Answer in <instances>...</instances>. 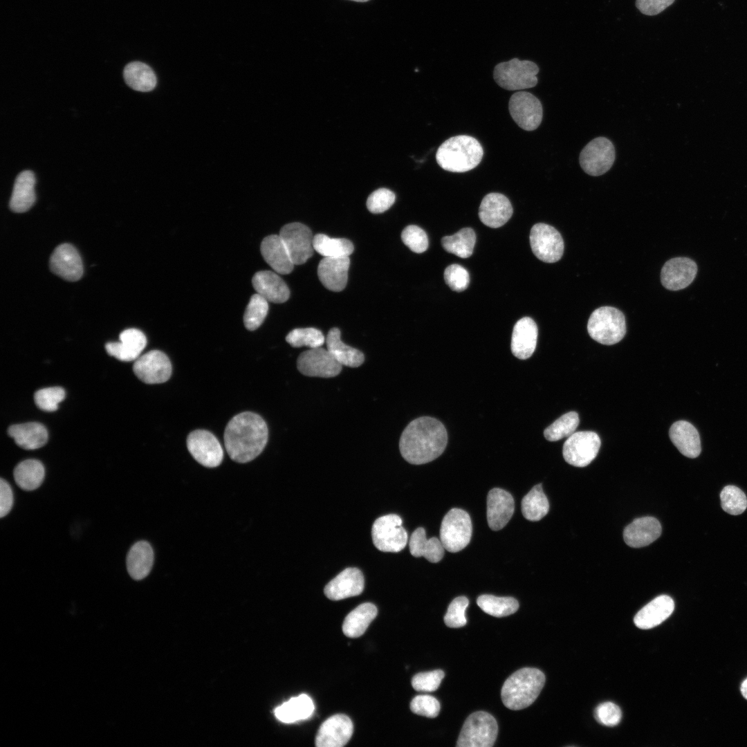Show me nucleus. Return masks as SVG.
<instances>
[{
	"label": "nucleus",
	"mask_w": 747,
	"mask_h": 747,
	"mask_svg": "<svg viewBox=\"0 0 747 747\" xmlns=\"http://www.w3.org/2000/svg\"><path fill=\"white\" fill-rule=\"evenodd\" d=\"M172 369L169 358L159 350H151L140 356L133 366L135 375L146 384H159L167 381L171 376Z\"/></svg>",
	"instance_id": "f3484780"
},
{
	"label": "nucleus",
	"mask_w": 747,
	"mask_h": 747,
	"mask_svg": "<svg viewBox=\"0 0 747 747\" xmlns=\"http://www.w3.org/2000/svg\"><path fill=\"white\" fill-rule=\"evenodd\" d=\"M469 605L465 596L455 598L449 605L444 616V622L451 628H459L466 625L465 610Z\"/></svg>",
	"instance_id": "3c124183"
},
{
	"label": "nucleus",
	"mask_w": 747,
	"mask_h": 747,
	"mask_svg": "<svg viewBox=\"0 0 747 747\" xmlns=\"http://www.w3.org/2000/svg\"><path fill=\"white\" fill-rule=\"evenodd\" d=\"M268 311V301L259 294H254L246 308L243 322L249 331L256 330L266 317Z\"/></svg>",
	"instance_id": "49530a36"
},
{
	"label": "nucleus",
	"mask_w": 747,
	"mask_h": 747,
	"mask_svg": "<svg viewBox=\"0 0 747 747\" xmlns=\"http://www.w3.org/2000/svg\"><path fill=\"white\" fill-rule=\"evenodd\" d=\"M299 371L311 377L332 378L342 371V365L322 347L310 349L302 352L297 360Z\"/></svg>",
	"instance_id": "2eb2a0df"
},
{
	"label": "nucleus",
	"mask_w": 747,
	"mask_h": 747,
	"mask_svg": "<svg viewBox=\"0 0 747 747\" xmlns=\"http://www.w3.org/2000/svg\"><path fill=\"white\" fill-rule=\"evenodd\" d=\"M478 606L486 614L495 617H504L516 612L518 601L512 597H498L483 594L477 600Z\"/></svg>",
	"instance_id": "c03bdc74"
},
{
	"label": "nucleus",
	"mask_w": 747,
	"mask_h": 747,
	"mask_svg": "<svg viewBox=\"0 0 747 747\" xmlns=\"http://www.w3.org/2000/svg\"><path fill=\"white\" fill-rule=\"evenodd\" d=\"M286 340L293 347L306 346L313 349L320 347L326 339L320 330L308 327L292 330L286 335Z\"/></svg>",
	"instance_id": "de8ad7c7"
},
{
	"label": "nucleus",
	"mask_w": 747,
	"mask_h": 747,
	"mask_svg": "<svg viewBox=\"0 0 747 747\" xmlns=\"http://www.w3.org/2000/svg\"><path fill=\"white\" fill-rule=\"evenodd\" d=\"M349 265V257L323 258L317 267L320 281L330 290L340 292L344 290L347 284Z\"/></svg>",
	"instance_id": "b1692460"
},
{
	"label": "nucleus",
	"mask_w": 747,
	"mask_h": 747,
	"mask_svg": "<svg viewBox=\"0 0 747 747\" xmlns=\"http://www.w3.org/2000/svg\"><path fill=\"white\" fill-rule=\"evenodd\" d=\"M537 326L529 317L519 320L515 324L511 338V351L517 358H530L535 350L537 340Z\"/></svg>",
	"instance_id": "a878e982"
},
{
	"label": "nucleus",
	"mask_w": 747,
	"mask_h": 747,
	"mask_svg": "<svg viewBox=\"0 0 747 747\" xmlns=\"http://www.w3.org/2000/svg\"><path fill=\"white\" fill-rule=\"evenodd\" d=\"M440 708L439 701L427 694L417 695L410 703V709L414 713L428 718L437 717Z\"/></svg>",
	"instance_id": "6e6d98bb"
},
{
	"label": "nucleus",
	"mask_w": 747,
	"mask_h": 747,
	"mask_svg": "<svg viewBox=\"0 0 747 747\" xmlns=\"http://www.w3.org/2000/svg\"><path fill=\"white\" fill-rule=\"evenodd\" d=\"M326 343L327 350L342 366L358 367L365 361V356L360 350L347 345L340 338V331L334 327L329 330Z\"/></svg>",
	"instance_id": "f704fd0d"
},
{
	"label": "nucleus",
	"mask_w": 747,
	"mask_h": 747,
	"mask_svg": "<svg viewBox=\"0 0 747 747\" xmlns=\"http://www.w3.org/2000/svg\"><path fill=\"white\" fill-rule=\"evenodd\" d=\"M377 614V607L371 602L358 605L344 618L342 624L343 633L349 638L361 636L376 617Z\"/></svg>",
	"instance_id": "e433bc0d"
},
{
	"label": "nucleus",
	"mask_w": 747,
	"mask_h": 747,
	"mask_svg": "<svg viewBox=\"0 0 747 747\" xmlns=\"http://www.w3.org/2000/svg\"><path fill=\"white\" fill-rule=\"evenodd\" d=\"M498 725L488 712L477 711L465 721L459 734L458 747H491L496 741Z\"/></svg>",
	"instance_id": "0eeeda50"
},
{
	"label": "nucleus",
	"mask_w": 747,
	"mask_h": 747,
	"mask_svg": "<svg viewBox=\"0 0 747 747\" xmlns=\"http://www.w3.org/2000/svg\"><path fill=\"white\" fill-rule=\"evenodd\" d=\"M447 443L448 434L442 423L432 417L422 416L411 421L405 428L399 449L405 461L420 465L439 457Z\"/></svg>",
	"instance_id": "f257e3e1"
},
{
	"label": "nucleus",
	"mask_w": 747,
	"mask_h": 747,
	"mask_svg": "<svg viewBox=\"0 0 747 747\" xmlns=\"http://www.w3.org/2000/svg\"><path fill=\"white\" fill-rule=\"evenodd\" d=\"M508 109L516 124L526 131L536 129L542 120V103L529 92L518 91L512 95Z\"/></svg>",
	"instance_id": "ddd939ff"
},
{
	"label": "nucleus",
	"mask_w": 747,
	"mask_h": 747,
	"mask_svg": "<svg viewBox=\"0 0 747 747\" xmlns=\"http://www.w3.org/2000/svg\"><path fill=\"white\" fill-rule=\"evenodd\" d=\"M127 569L129 575L140 580L150 573L154 563V551L146 541L135 543L127 555Z\"/></svg>",
	"instance_id": "72a5a7b5"
},
{
	"label": "nucleus",
	"mask_w": 747,
	"mask_h": 747,
	"mask_svg": "<svg viewBox=\"0 0 747 747\" xmlns=\"http://www.w3.org/2000/svg\"><path fill=\"white\" fill-rule=\"evenodd\" d=\"M252 283L257 293L268 302L280 304L289 298L290 290L286 284L273 271L261 270L256 273Z\"/></svg>",
	"instance_id": "c85d7f7f"
},
{
	"label": "nucleus",
	"mask_w": 747,
	"mask_h": 747,
	"mask_svg": "<svg viewBox=\"0 0 747 747\" xmlns=\"http://www.w3.org/2000/svg\"><path fill=\"white\" fill-rule=\"evenodd\" d=\"M295 265L304 264L313 254V237L311 230L305 225L294 222L284 225L279 232Z\"/></svg>",
	"instance_id": "4468645a"
},
{
	"label": "nucleus",
	"mask_w": 747,
	"mask_h": 747,
	"mask_svg": "<svg viewBox=\"0 0 747 747\" xmlns=\"http://www.w3.org/2000/svg\"><path fill=\"white\" fill-rule=\"evenodd\" d=\"M616 158L612 142L599 136L587 143L582 149L579 162L583 171L592 176H599L608 172Z\"/></svg>",
	"instance_id": "9d476101"
},
{
	"label": "nucleus",
	"mask_w": 747,
	"mask_h": 747,
	"mask_svg": "<svg viewBox=\"0 0 747 747\" xmlns=\"http://www.w3.org/2000/svg\"><path fill=\"white\" fill-rule=\"evenodd\" d=\"M594 717L598 723L604 726H615L620 722L622 712L616 704L607 701L596 707Z\"/></svg>",
	"instance_id": "13d9d810"
},
{
	"label": "nucleus",
	"mask_w": 747,
	"mask_h": 747,
	"mask_svg": "<svg viewBox=\"0 0 747 747\" xmlns=\"http://www.w3.org/2000/svg\"><path fill=\"white\" fill-rule=\"evenodd\" d=\"M351 1H358V2H365V1H367L369 0H351Z\"/></svg>",
	"instance_id": "e2e57ef3"
},
{
	"label": "nucleus",
	"mask_w": 747,
	"mask_h": 747,
	"mask_svg": "<svg viewBox=\"0 0 747 747\" xmlns=\"http://www.w3.org/2000/svg\"><path fill=\"white\" fill-rule=\"evenodd\" d=\"M472 531V522L468 513L460 508H452L442 520L440 540L445 550L456 553L469 544Z\"/></svg>",
	"instance_id": "6e6552de"
},
{
	"label": "nucleus",
	"mask_w": 747,
	"mask_h": 747,
	"mask_svg": "<svg viewBox=\"0 0 747 747\" xmlns=\"http://www.w3.org/2000/svg\"><path fill=\"white\" fill-rule=\"evenodd\" d=\"M8 434L18 446L26 450L42 448L48 436L45 426L37 422L12 425L8 429Z\"/></svg>",
	"instance_id": "473e14b6"
},
{
	"label": "nucleus",
	"mask_w": 747,
	"mask_h": 747,
	"mask_svg": "<svg viewBox=\"0 0 747 747\" xmlns=\"http://www.w3.org/2000/svg\"><path fill=\"white\" fill-rule=\"evenodd\" d=\"M315 710L311 698L302 694L284 702L275 710V715L284 723H293L309 718Z\"/></svg>",
	"instance_id": "4c0bfd02"
},
{
	"label": "nucleus",
	"mask_w": 747,
	"mask_h": 747,
	"mask_svg": "<svg viewBox=\"0 0 747 747\" xmlns=\"http://www.w3.org/2000/svg\"><path fill=\"white\" fill-rule=\"evenodd\" d=\"M476 234L470 228H464L451 236L443 237L441 245L447 252L461 258H468L473 252Z\"/></svg>",
	"instance_id": "79ce46f5"
},
{
	"label": "nucleus",
	"mask_w": 747,
	"mask_h": 747,
	"mask_svg": "<svg viewBox=\"0 0 747 747\" xmlns=\"http://www.w3.org/2000/svg\"><path fill=\"white\" fill-rule=\"evenodd\" d=\"M514 510V499L508 492L498 488L489 491L486 516L488 526L492 530L503 528L511 519Z\"/></svg>",
	"instance_id": "4be33fe9"
},
{
	"label": "nucleus",
	"mask_w": 747,
	"mask_h": 747,
	"mask_svg": "<svg viewBox=\"0 0 747 747\" xmlns=\"http://www.w3.org/2000/svg\"><path fill=\"white\" fill-rule=\"evenodd\" d=\"M675 0H636V6L645 15L654 16L661 13Z\"/></svg>",
	"instance_id": "bf43d9fd"
},
{
	"label": "nucleus",
	"mask_w": 747,
	"mask_h": 747,
	"mask_svg": "<svg viewBox=\"0 0 747 747\" xmlns=\"http://www.w3.org/2000/svg\"><path fill=\"white\" fill-rule=\"evenodd\" d=\"M17 486L27 491L38 488L45 477V468L42 463L36 459H26L17 465L13 472Z\"/></svg>",
	"instance_id": "ea45409f"
},
{
	"label": "nucleus",
	"mask_w": 747,
	"mask_h": 747,
	"mask_svg": "<svg viewBox=\"0 0 747 747\" xmlns=\"http://www.w3.org/2000/svg\"><path fill=\"white\" fill-rule=\"evenodd\" d=\"M260 249L264 260L275 271L282 275L292 272L295 264L279 235L265 237Z\"/></svg>",
	"instance_id": "c756f323"
},
{
	"label": "nucleus",
	"mask_w": 747,
	"mask_h": 747,
	"mask_svg": "<svg viewBox=\"0 0 747 747\" xmlns=\"http://www.w3.org/2000/svg\"><path fill=\"white\" fill-rule=\"evenodd\" d=\"M444 676L445 673L441 670L420 672L413 676L412 685L418 692H434L439 688Z\"/></svg>",
	"instance_id": "864d4df0"
},
{
	"label": "nucleus",
	"mask_w": 747,
	"mask_h": 747,
	"mask_svg": "<svg viewBox=\"0 0 747 747\" xmlns=\"http://www.w3.org/2000/svg\"><path fill=\"white\" fill-rule=\"evenodd\" d=\"M549 510V504L542 484L535 485L522 499V512L529 521H539Z\"/></svg>",
	"instance_id": "a19ab883"
},
{
	"label": "nucleus",
	"mask_w": 747,
	"mask_h": 747,
	"mask_svg": "<svg viewBox=\"0 0 747 747\" xmlns=\"http://www.w3.org/2000/svg\"><path fill=\"white\" fill-rule=\"evenodd\" d=\"M538 72L539 67L535 62L513 58L497 64L493 77L496 83L506 90H521L537 85Z\"/></svg>",
	"instance_id": "423d86ee"
},
{
	"label": "nucleus",
	"mask_w": 747,
	"mask_h": 747,
	"mask_svg": "<svg viewBox=\"0 0 747 747\" xmlns=\"http://www.w3.org/2000/svg\"><path fill=\"white\" fill-rule=\"evenodd\" d=\"M119 338L120 342H108L105 348L109 355L121 361L136 360L147 344L145 334L137 329H126Z\"/></svg>",
	"instance_id": "393cba45"
},
{
	"label": "nucleus",
	"mask_w": 747,
	"mask_h": 747,
	"mask_svg": "<svg viewBox=\"0 0 747 747\" xmlns=\"http://www.w3.org/2000/svg\"><path fill=\"white\" fill-rule=\"evenodd\" d=\"M353 732V723L349 717L334 714L320 726L315 744L317 747H342L349 741Z\"/></svg>",
	"instance_id": "a211bd4d"
},
{
	"label": "nucleus",
	"mask_w": 747,
	"mask_h": 747,
	"mask_svg": "<svg viewBox=\"0 0 747 747\" xmlns=\"http://www.w3.org/2000/svg\"><path fill=\"white\" fill-rule=\"evenodd\" d=\"M670 438L679 451L688 458L697 457L701 451L697 430L686 421H678L670 428Z\"/></svg>",
	"instance_id": "7c9ffc66"
},
{
	"label": "nucleus",
	"mask_w": 747,
	"mask_h": 747,
	"mask_svg": "<svg viewBox=\"0 0 747 747\" xmlns=\"http://www.w3.org/2000/svg\"><path fill=\"white\" fill-rule=\"evenodd\" d=\"M268 438L265 421L258 414L245 412L234 416L224 432V445L229 456L238 463L255 459L264 449Z\"/></svg>",
	"instance_id": "f03ea898"
},
{
	"label": "nucleus",
	"mask_w": 747,
	"mask_h": 747,
	"mask_svg": "<svg viewBox=\"0 0 747 747\" xmlns=\"http://www.w3.org/2000/svg\"><path fill=\"white\" fill-rule=\"evenodd\" d=\"M530 245L535 257L546 263L559 261L564 252V241L560 233L546 223H539L532 227Z\"/></svg>",
	"instance_id": "f8f14e48"
},
{
	"label": "nucleus",
	"mask_w": 747,
	"mask_h": 747,
	"mask_svg": "<svg viewBox=\"0 0 747 747\" xmlns=\"http://www.w3.org/2000/svg\"><path fill=\"white\" fill-rule=\"evenodd\" d=\"M401 518L396 514L378 517L371 528L374 546L382 552L398 553L407 543V533L402 526Z\"/></svg>",
	"instance_id": "1a4fd4ad"
},
{
	"label": "nucleus",
	"mask_w": 747,
	"mask_h": 747,
	"mask_svg": "<svg viewBox=\"0 0 747 747\" xmlns=\"http://www.w3.org/2000/svg\"><path fill=\"white\" fill-rule=\"evenodd\" d=\"M722 509L732 515L743 513L747 508V497L745 493L735 486H725L720 493Z\"/></svg>",
	"instance_id": "09e8293b"
},
{
	"label": "nucleus",
	"mask_w": 747,
	"mask_h": 747,
	"mask_svg": "<svg viewBox=\"0 0 747 747\" xmlns=\"http://www.w3.org/2000/svg\"><path fill=\"white\" fill-rule=\"evenodd\" d=\"M187 447L194 459L205 467L214 468L222 462V447L216 437L209 431L196 430L190 433Z\"/></svg>",
	"instance_id": "dca6fc26"
},
{
	"label": "nucleus",
	"mask_w": 747,
	"mask_h": 747,
	"mask_svg": "<svg viewBox=\"0 0 747 747\" xmlns=\"http://www.w3.org/2000/svg\"><path fill=\"white\" fill-rule=\"evenodd\" d=\"M409 551L414 557H424L429 562H439L444 555L445 548L440 539L433 537L427 539L423 528H416L409 542Z\"/></svg>",
	"instance_id": "c9c22d12"
},
{
	"label": "nucleus",
	"mask_w": 747,
	"mask_h": 747,
	"mask_svg": "<svg viewBox=\"0 0 747 747\" xmlns=\"http://www.w3.org/2000/svg\"><path fill=\"white\" fill-rule=\"evenodd\" d=\"M65 398V391L60 387H51L39 389L35 393L36 405L45 412H54Z\"/></svg>",
	"instance_id": "8fccbe9b"
},
{
	"label": "nucleus",
	"mask_w": 747,
	"mask_h": 747,
	"mask_svg": "<svg viewBox=\"0 0 747 747\" xmlns=\"http://www.w3.org/2000/svg\"><path fill=\"white\" fill-rule=\"evenodd\" d=\"M741 691L744 698L747 699V679L742 683Z\"/></svg>",
	"instance_id": "680f3d73"
},
{
	"label": "nucleus",
	"mask_w": 747,
	"mask_h": 747,
	"mask_svg": "<svg viewBox=\"0 0 747 747\" xmlns=\"http://www.w3.org/2000/svg\"><path fill=\"white\" fill-rule=\"evenodd\" d=\"M126 84L132 89L140 92H149L156 86V77L150 66L141 62H132L127 64L123 71Z\"/></svg>",
	"instance_id": "58836bf2"
},
{
	"label": "nucleus",
	"mask_w": 747,
	"mask_h": 747,
	"mask_svg": "<svg viewBox=\"0 0 747 747\" xmlns=\"http://www.w3.org/2000/svg\"><path fill=\"white\" fill-rule=\"evenodd\" d=\"M401 239L405 246L416 253H422L428 248L427 235L417 225H410L404 228Z\"/></svg>",
	"instance_id": "603ef678"
},
{
	"label": "nucleus",
	"mask_w": 747,
	"mask_h": 747,
	"mask_svg": "<svg viewBox=\"0 0 747 747\" xmlns=\"http://www.w3.org/2000/svg\"><path fill=\"white\" fill-rule=\"evenodd\" d=\"M443 276L447 285L454 291H463L470 284L468 272L459 264L448 266L444 271Z\"/></svg>",
	"instance_id": "5fc2aeb1"
},
{
	"label": "nucleus",
	"mask_w": 747,
	"mask_h": 747,
	"mask_svg": "<svg viewBox=\"0 0 747 747\" xmlns=\"http://www.w3.org/2000/svg\"><path fill=\"white\" fill-rule=\"evenodd\" d=\"M697 270L696 262L690 258H672L663 265L661 272V281L667 290H681L694 281Z\"/></svg>",
	"instance_id": "6ab92c4d"
},
{
	"label": "nucleus",
	"mask_w": 747,
	"mask_h": 747,
	"mask_svg": "<svg viewBox=\"0 0 747 747\" xmlns=\"http://www.w3.org/2000/svg\"><path fill=\"white\" fill-rule=\"evenodd\" d=\"M513 212L512 205L506 196L492 192L486 195L481 201L479 217L484 225L497 228L510 219Z\"/></svg>",
	"instance_id": "5701e85b"
},
{
	"label": "nucleus",
	"mask_w": 747,
	"mask_h": 747,
	"mask_svg": "<svg viewBox=\"0 0 747 747\" xmlns=\"http://www.w3.org/2000/svg\"><path fill=\"white\" fill-rule=\"evenodd\" d=\"M587 331L593 340L602 344H616L626 333L625 315L614 307H600L591 314Z\"/></svg>",
	"instance_id": "39448f33"
},
{
	"label": "nucleus",
	"mask_w": 747,
	"mask_h": 747,
	"mask_svg": "<svg viewBox=\"0 0 747 747\" xmlns=\"http://www.w3.org/2000/svg\"><path fill=\"white\" fill-rule=\"evenodd\" d=\"M314 250L324 257H349L354 250L351 241L344 238H331L324 234L313 237Z\"/></svg>",
	"instance_id": "37998d69"
},
{
	"label": "nucleus",
	"mask_w": 747,
	"mask_h": 747,
	"mask_svg": "<svg viewBox=\"0 0 747 747\" xmlns=\"http://www.w3.org/2000/svg\"><path fill=\"white\" fill-rule=\"evenodd\" d=\"M13 505V493L10 484L3 479H0V517L2 518L11 510Z\"/></svg>",
	"instance_id": "052dcab7"
},
{
	"label": "nucleus",
	"mask_w": 747,
	"mask_h": 747,
	"mask_svg": "<svg viewBox=\"0 0 747 747\" xmlns=\"http://www.w3.org/2000/svg\"><path fill=\"white\" fill-rule=\"evenodd\" d=\"M545 683L544 673L537 668L524 667L512 674L504 682L501 692L504 705L513 710L531 705Z\"/></svg>",
	"instance_id": "20e7f679"
},
{
	"label": "nucleus",
	"mask_w": 747,
	"mask_h": 747,
	"mask_svg": "<svg viewBox=\"0 0 747 747\" xmlns=\"http://www.w3.org/2000/svg\"><path fill=\"white\" fill-rule=\"evenodd\" d=\"M600 444V439L594 432H574L563 445V457L570 465L585 467L596 457Z\"/></svg>",
	"instance_id": "9b49d317"
},
{
	"label": "nucleus",
	"mask_w": 747,
	"mask_h": 747,
	"mask_svg": "<svg viewBox=\"0 0 747 747\" xmlns=\"http://www.w3.org/2000/svg\"><path fill=\"white\" fill-rule=\"evenodd\" d=\"M50 268L53 273L71 282L79 280L83 273L80 254L69 243L61 244L54 250L50 258Z\"/></svg>",
	"instance_id": "aec40b11"
},
{
	"label": "nucleus",
	"mask_w": 747,
	"mask_h": 747,
	"mask_svg": "<svg viewBox=\"0 0 747 747\" xmlns=\"http://www.w3.org/2000/svg\"><path fill=\"white\" fill-rule=\"evenodd\" d=\"M483 154V148L476 138L459 135L448 138L439 146L436 159L445 170L465 172L475 168L480 163Z\"/></svg>",
	"instance_id": "7ed1b4c3"
},
{
	"label": "nucleus",
	"mask_w": 747,
	"mask_h": 747,
	"mask_svg": "<svg viewBox=\"0 0 747 747\" xmlns=\"http://www.w3.org/2000/svg\"><path fill=\"white\" fill-rule=\"evenodd\" d=\"M35 183V174L30 170H24L18 174L9 203L12 211L21 213L33 206L36 199Z\"/></svg>",
	"instance_id": "2f4dec72"
},
{
	"label": "nucleus",
	"mask_w": 747,
	"mask_h": 747,
	"mask_svg": "<svg viewBox=\"0 0 747 747\" xmlns=\"http://www.w3.org/2000/svg\"><path fill=\"white\" fill-rule=\"evenodd\" d=\"M674 609L673 599L669 596L661 595L644 606L634 616V622L640 629H651L665 620Z\"/></svg>",
	"instance_id": "cd10ccee"
},
{
	"label": "nucleus",
	"mask_w": 747,
	"mask_h": 747,
	"mask_svg": "<svg viewBox=\"0 0 747 747\" xmlns=\"http://www.w3.org/2000/svg\"><path fill=\"white\" fill-rule=\"evenodd\" d=\"M579 422V416L577 412H567L546 427L544 431V436L549 441H556L564 437H569L575 432Z\"/></svg>",
	"instance_id": "a18cd8bd"
},
{
	"label": "nucleus",
	"mask_w": 747,
	"mask_h": 747,
	"mask_svg": "<svg viewBox=\"0 0 747 747\" xmlns=\"http://www.w3.org/2000/svg\"><path fill=\"white\" fill-rule=\"evenodd\" d=\"M365 587L362 573L357 568L343 570L324 587L325 596L331 600H340L360 595Z\"/></svg>",
	"instance_id": "412c9836"
},
{
	"label": "nucleus",
	"mask_w": 747,
	"mask_h": 747,
	"mask_svg": "<svg viewBox=\"0 0 747 747\" xmlns=\"http://www.w3.org/2000/svg\"><path fill=\"white\" fill-rule=\"evenodd\" d=\"M661 526L653 517H643L634 519L624 530L625 542L633 548L647 546L658 539L661 534Z\"/></svg>",
	"instance_id": "bb28decb"
},
{
	"label": "nucleus",
	"mask_w": 747,
	"mask_h": 747,
	"mask_svg": "<svg viewBox=\"0 0 747 747\" xmlns=\"http://www.w3.org/2000/svg\"><path fill=\"white\" fill-rule=\"evenodd\" d=\"M394 193L387 188H380L372 192L367 201L369 211L379 214L387 210L395 201Z\"/></svg>",
	"instance_id": "4d7b16f0"
}]
</instances>
